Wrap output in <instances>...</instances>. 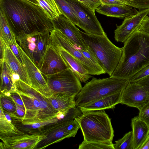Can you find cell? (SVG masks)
I'll return each instance as SVG.
<instances>
[{"label":"cell","mask_w":149,"mask_h":149,"mask_svg":"<svg viewBox=\"0 0 149 149\" xmlns=\"http://www.w3.org/2000/svg\"><path fill=\"white\" fill-rule=\"evenodd\" d=\"M0 11L15 36L22 33H50L54 28L41 7L27 0H0Z\"/></svg>","instance_id":"6da1fadb"},{"label":"cell","mask_w":149,"mask_h":149,"mask_svg":"<svg viewBox=\"0 0 149 149\" xmlns=\"http://www.w3.org/2000/svg\"><path fill=\"white\" fill-rule=\"evenodd\" d=\"M123 43L120 60L110 77L130 80L149 65V35L136 30Z\"/></svg>","instance_id":"7a4b0ae2"},{"label":"cell","mask_w":149,"mask_h":149,"mask_svg":"<svg viewBox=\"0 0 149 149\" xmlns=\"http://www.w3.org/2000/svg\"><path fill=\"white\" fill-rule=\"evenodd\" d=\"M15 84L25 107L24 125L43 122L57 118L60 112L52 107L47 98L38 91L20 79Z\"/></svg>","instance_id":"3957f363"},{"label":"cell","mask_w":149,"mask_h":149,"mask_svg":"<svg viewBox=\"0 0 149 149\" xmlns=\"http://www.w3.org/2000/svg\"><path fill=\"white\" fill-rule=\"evenodd\" d=\"M88 142L112 143L114 131L111 119L104 110L82 113L75 118Z\"/></svg>","instance_id":"277c9868"},{"label":"cell","mask_w":149,"mask_h":149,"mask_svg":"<svg viewBox=\"0 0 149 149\" xmlns=\"http://www.w3.org/2000/svg\"><path fill=\"white\" fill-rule=\"evenodd\" d=\"M80 32L85 43L96 57L99 65L110 77L119 63L123 47L113 44L105 33L102 35H95Z\"/></svg>","instance_id":"5b68a950"},{"label":"cell","mask_w":149,"mask_h":149,"mask_svg":"<svg viewBox=\"0 0 149 149\" xmlns=\"http://www.w3.org/2000/svg\"><path fill=\"white\" fill-rule=\"evenodd\" d=\"M130 82L128 80L93 77L83 87L75 97L76 106L80 107L100 99L122 92Z\"/></svg>","instance_id":"8992f818"},{"label":"cell","mask_w":149,"mask_h":149,"mask_svg":"<svg viewBox=\"0 0 149 149\" xmlns=\"http://www.w3.org/2000/svg\"><path fill=\"white\" fill-rule=\"evenodd\" d=\"M15 37L19 46L39 69L48 49L52 45L50 33H22Z\"/></svg>","instance_id":"52a82bcc"},{"label":"cell","mask_w":149,"mask_h":149,"mask_svg":"<svg viewBox=\"0 0 149 149\" xmlns=\"http://www.w3.org/2000/svg\"><path fill=\"white\" fill-rule=\"evenodd\" d=\"M43 75L53 94L75 97L82 88L79 79L70 68L54 74Z\"/></svg>","instance_id":"ba28073f"},{"label":"cell","mask_w":149,"mask_h":149,"mask_svg":"<svg viewBox=\"0 0 149 149\" xmlns=\"http://www.w3.org/2000/svg\"><path fill=\"white\" fill-rule=\"evenodd\" d=\"M52 44L62 47L76 58L88 71L90 75H99L105 73L102 68L86 57L70 40L58 29L53 28L50 32Z\"/></svg>","instance_id":"9c48e42d"},{"label":"cell","mask_w":149,"mask_h":149,"mask_svg":"<svg viewBox=\"0 0 149 149\" xmlns=\"http://www.w3.org/2000/svg\"><path fill=\"white\" fill-rule=\"evenodd\" d=\"M47 125L43 127L40 132V134L46 135L47 138L44 140L43 142H45L40 149L45 148L65 138L75 137L80 128L79 124L75 119L60 120Z\"/></svg>","instance_id":"30bf717a"},{"label":"cell","mask_w":149,"mask_h":149,"mask_svg":"<svg viewBox=\"0 0 149 149\" xmlns=\"http://www.w3.org/2000/svg\"><path fill=\"white\" fill-rule=\"evenodd\" d=\"M73 9L78 20L77 26L89 34L102 35L105 32L95 12L78 0H66Z\"/></svg>","instance_id":"8fae6325"},{"label":"cell","mask_w":149,"mask_h":149,"mask_svg":"<svg viewBox=\"0 0 149 149\" xmlns=\"http://www.w3.org/2000/svg\"><path fill=\"white\" fill-rule=\"evenodd\" d=\"M47 138L46 135L37 133L32 134L23 133L12 136H0L3 142L0 143V148L32 149Z\"/></svg>","instance_id":"7c38bea8"},{"label":"cell","mask_w":149,"mask_h":149,"mask_svg":"<svg viewBox=\"0 0 149 149\" xmlns=\"http://www.w3.org/2000/svg\"><path fill=\"white\" fill-rule=\"evenodd\" d=\"M18 46L23 64L31 83V86L47 98L50 96L53 93L44 76L19 45Z\"/></svg>","instance_id":"4fadbf2b"},{"label":"cell","mask_w":149,"mask_h":149,"mask_svg":"<svg viewBox=\"0 0 149 149\" xmlns=\"http://www.w3.org/2000/svg\"><path fill=\"white\" fill-rule=\"evenodd\" d=\"M149 13V9L136 10L134 14L124 19L114 31V38L117 42H124L137 29Z\"/></svg>","instance_id":"5bb4252c"},{"label":"cell","mask_w":149,"mask_h":149,"mask_svg":"<svg viewBox=\"0 0 149 149\" xmlns=\"http://www.w3.org/2000/svg\"><path fill=\"white\" fill-rule=\"evenodd\" d=\"M70 68L60 53L53 45L48 49L39 69L43 75L54 74Z\"/></svg>","instance_id":"9a60e30c"},{"label":"cell","mask_w":149,"mask_h":149,"mask_svg":"<svg viewBox=\"0 0 149 149\" xmlns=\"http://www.w3.org/2000/svg\"><path fill=\"white\" fill-rule=\"evenodd\" d=\"M149 101V93L136 83H129L122 92L120 104L139 110Z\"/></svg>","instance_id":"2e32d148"},{"label":"cell","mask_w":149,"mask_h":149,"mask_svg":"<svg viewBox=\"0 0 149 149\" xmlns=\"http://www.w3.org/2000/svg\"><path fill=\"white\" fill-rule=\"evenodd\" d=\"M54 28L58 29L77 47L84 50L88 49L85 43L80 31L74 24L61 15L52 21Z\"/></svg>","instance_id":"e0dca14e"},{"label":"cell","mask_w":149,"mask_h":149,"mask_svg":"<svg viewBox=\"0 0 149 149\" xmlns=\"http://www.w3.org/2000/svg\"><path fill=\"white\" fill-rule=\"evenodd\" d=\"M4 42L5 50L4 60L8 65L16 77L31 86V83L24 65L18 60L10 47Z\"/></svg>","instance_id":"ac0fdd59"},{"label":"cell","mask_w":149,"mask_h":149,"mask_svg":"<svg viewBox=\"0 0 149 149\" xmlns=\"http://www.w3.org/2000/svg\"><path fill=\"white\" fill-rule=\"evenodd\" d=\"M122 92L107 96L79 108L82 113L113 109L116 105L120 103Z\"/></svg>","instance_id":"d6986e66"},{"label":"cell","mask_w":149,"mask_h":149,"mask_svg":"<svg viewBox=\"0 0 149 149\" xmlns=\"http://www.w3.org/2000/svg\"><path fill=\"white\" fill-rule=\"evenodd\" d=\"M128 5H110L101 4L96 9L101 14L108 17L124 19L134 14L136 9Z\"/></svg>","instance_id":"ffe728a7"},{"label":"cell","mask_w":149,"mask_h":149,"mask_svg":"<svg viewBox=\"0 0 149 149\" xmlns=\"http://www.w3.org/2000/svg\"><path fill=\"white\" fill-rule=\"evenodd\" d=\"M133 149H139L149 134V127L138 116L131 120Z\"/></svg>","instance_id":"44dd1931"},{"label":"cell","mask_w":149,"mask_h":149,"mask_svg":"<svg viewBox=\"0 0 149 149\" xmlns=\"http://www.w3.org/2000/svg\"><path fill=\"white\" fill-rule=\"evenodd\" d=\"M55 47L57 48L62 56L80 81L86 83L92 77L81 63L76 58L62 47Z\"/></svg>","instance_id":"7402d4cb"},{"label":"cell","mask_w":149,"mask_h":149,"mask_svg":"<svg viewBox=\"0 0 149 149\" xmlns=\"http://www.w3.org/2000/svg\"><path fill=\"white\" fill-rule=\"evenodd\" d=\"M0 93L16 92L17 89L15 84V75L5 61L0 62Z\"/></svg>","instance_id":"603a6c76"},{"label":"cell","mask_w":149,"mask_h":149,"mask_svg":"<svg viewBox=\"0 0 149 149\" xmlns=\"http://www.w3.org/2000/svg\"><path fill=\"white\" fill-rule=\"evenodd\" d=\"M52 107L60 112L66 113L76 107L75 97L59 93H53L47 98Z\"/></svg>","instance_id":"cb8c5ba5"},{"label":"cell","mask_w":149,"mask_h":149,"mask_svg":"<svg viewBox=\"0 0 149 149\" xmlns=\"http://www.w3.org/2000/svg\"><path fill=\"white\" fill-rule=\"evenodd\" d=\"M0 107V136H10L23 133L6 118L2 108Z\"/></svg>","instance_id":"d4e9b609"},{"label":"cell","mask_w":149,"mask_h":149,"mask_svg":"<svg viewBox=\"0 0 149 149\" xmlns=\"http://www.w3.org/2000/svg\"><path fill=\"white\" fill-rule=\"evenodd\" d=\"M0 37L5 42L17 43L15 36L7 22L3 14L0 11Z\"/></svg>","instance_id":"484cf974"},{"label":"cell","mask_w":149,"mask_h":149,"mask_svg":"<svg viewBox=\"0 0 149 149\" xmlns=\"http://www.w3.org/2000/svg\"><path fill=\"white\" fill-rule=\"evenodd\" d=\"M39 5L43 9L52 21L62 15L55 0H37Z\"/></svg>","instance_id":"4316f807"},{"label":"cell","mask_w":149,"mask_h":149,"mask_svg":"<svg viewBox=\"0 0 149 149\" xmlns=\"http://www.w3.org/2000/svg\"><path fill=\"white\" fill-rule=\"evenodd\" d=\"M62 14L75 25L78 24L77 18L73 9L66 0H55Z\"/></svg>","instance_id":"83f0119b"},{"label":"cell","mask_w":149,"mask_h":149,"mask_svg":"<svg viewBox=\"0 0 149 149\" xmlns=\"http://www.w3.org/2000/svg\"><path fill=\"white\" fill-rule=\"evenodd\" d=\"M0 106L4 111L8 113L10 116L15 113L16 108L15 103L10 97L0 93Z\"/></svg>","instance_id":"f1b7e54d"},{"label":"cell","mask_w":149,"mask_h":149,"mask_svg":"<svg viewBox=\"0 0 149 149\" xmlns=\"http://www.w3.org/2000/svg\"><path fill=\"white\" fill-rule=\"evenodd\" d=\"M114 149H133L132 131L126 133L113 144Z\"/></svg>","instance_id":"f546056e"},{"label":"cell","mask_w":149,"mask_h":149,"mask_svg":"<svg viewBox=\"0 0 149 149\" xmlns=\"http://www.w3.org/2000/svg\"><path fill=\"white\" fill-rule=\"evenodd\" d=\"M79 149H114L112 143L88 142L83 141L79 145Z\"/></svg>","instance_id":"4dcf8cb0"},{"label":"cell","mask_w":149,"mask_h":149,"mask_svg":"<svg viewBox=\"0 0 149 149\" xmlns=\"http://www.w3.org/2000/svg\"><path fill=\"white\" fill-rule=\"evenodd\" d=\"M58 121V120L57 118H56L43 122H38L24 125L25 127L28 128L34 129H38L40 132L42 128L45 126L57 122Z\"/></svg>","instance_id":"1f68e13d"},{"label":"cell","mask_w":149,"mask_h":149,"mask_svg":"<svg viewBox=\"0 0 149 149\" xmlns=\"http://www.w3.org/2000/svg\"><path fill=\"white\" fill-rule=\"evenodd\" d=\"M138 116L149 127V101L139 110Z\"/></svg>","instance_id":"d6a6232c"},{"label":"cell","mask_w":149,"mask_h":149,"mask_svg":"<svg viewBox=\"0 0 149 149\" xmlns=\"http://www.w3.org/2000/svg\"><path fill=\"white\" fill-rule=\"evenodd\" d=\"M149 75V65L135 74L130 80V82L135 83Z\"/></svg>","instance_id":"836d02e7"},{"label":"cell","mask_w":149,"mask_h":149,"mask_svg":"<svg viewBox=\"0 0 149 149\" xmlns=\"http://www.w3.org/2000/svg\"><path fill=\"white\" fill-rule=\"evenodd\" d=\"M15 103L16 108V110L14 114L11 116V117L19 121H20L21 122L25 114V109L15 102Z\"/></svg>","instance_id":"e575fe53"},{"label":"cell","mask_w":149,"mask_h":149,"mask_svg":"<svg viewBox=\"0 0 149 149\" xmlns=\"http://www.w3.org/2000/svg\"><path fill=\"white\" fill-rule=\"evenodd\" d=\"M91 9L94 12L97 8L101 4L100 0H78Z\"/></svg>","instance_id":"d590c367"},{"label":"cell","mask_w":149,"mask_h":149,"mask_svg":"<svg viewBox=\"0 0 149 149\" xmlns=\"http://www.w3.org/2000/svg\"><path fill=\"white\" fill-rule=\"evenodd\" d=\"M136 30L149 35V16L145 18Z\"/></svg>","instance_id":"8d00e7d4"},{"label":"cell","mask_w":149,"mask_h":149,"mask_svg":"<svg viewBox=\"0 0 149 149\" xmlns=\"http://www.w3.org/2000/svg\"><path fill=\"white\" fill-rule=\"evenodd\" d=\"M79 49L80 51L87 58L95 64L100 65L96 57L89 47L87 51L84 50L81 48H79Z\"/></svg>","instance_id":"74e56055"},{"label":"cell","mask_w":149,"mask_h":149,"mask_svg":"<svg viewBox=\"0 0 149 149\" xmlns=\"http://www.w3.org/2000/svg\"><path fill=\"white\" fill-rule=\"evenodd\" d=\"M101 4L127 5V0H100Z\"/></svg>","instance_id":"f35d334b"},{"label":"cell","mask_w":149,"mask_h":149,"mask_svg":"<svg viewBox=\"0 0 149 149\" xmlns=\"http://www.w3.org/2000/svg\"><path fill=\"white\" fill-rule=\"evenodd\" d=\"M149 93V75L135 82Z\"/></svg>","instance_id":"ab89813d"},{"label":"cell","mask_w":149,"mask_h":149,"mask_svg":"<svg viewBox=\"0 0 149 149\" xmlns=\"http://www.w3.org/2000/svg\"><path fill=\"white\" fill-rule=\"evenodd\" d=\"M16 103L25 108L23 101L17 92L11 93L10 96Z\"/></svg>","instance_id":"60d3db41"},{"label":"cell","mask_w":149,"mask_h":149,"mask_svg":"<svg viewBox=\"0 0 149 149\" xmlns=\"http://www.w3.org/2000/svg\"><path fill=\"white\" fill-rule=\"evenodd\" d=\"M0 62L4 61L5 50V42L3 38L0 37Z\"/></svg>","instance_id":"b9f144b4"},{"label":"cell","mask_w":149,"mask_h":149,"mask_svg":"<svg viewBox=\"0 0 149 149\" xmlns=\"http://www.w3.org/2000/svg\"><path fill=\"white\" fill-rule=\"evenodd\" d=\"M139 149H149V134Z\"/></svg>","instance_id":"7bdbcfd3"},{"label":"cell","mask_w":149,"mask_h":149,"mask_svg":"<svg viewBox=\"0 0 149 149\" xmlns=\"http://www.w3.org/2000/svg\"><path fill=\"white\" fill-rule=\"evenodd\" d=\"M30 2H31L35 4L39 5V3L37 0H27Z\"/></svg>","instance_id":"ee69618b"},{"label":"cell","mask_w":149,"mask_h":149,"mask_svg":"<svg viewBox=\"0 0 149 149\" xmlns=\"http://www.w3.org/2000/svg\"><path fill=\"white\" fill-rule=\"evenodd\" d=\"M128 0V1H131V0Z\"/></svg>","instance_id":"f6af8a7d"}]
</instances>
